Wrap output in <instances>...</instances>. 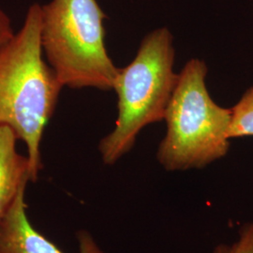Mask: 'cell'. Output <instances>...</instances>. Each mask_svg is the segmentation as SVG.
I'll use <instances>...</instances> for the list:
<instances>
[{"label":"cell","mask_w":253,"mask_h":253,"mask_svg":"<svg viewBox=\"0 0 253 253\" xmlns=\"http://www.w3.org/2000/svg\"><path fill=\"white\" fill-rule=\"evenodd\" d=\"M41 18L42 5L34 3L22 28L0 51V124L27 145L31 182L42 169L41 142L63 87L43 59Z\"/></svg>","instance_id":"cell-1"},{"label":"cell","mask_w":253,"mask_h":253,"mask_svg":"<svg viewBox=\"0 0 253 253\" xmlns=\"http://www.w3.org/2000/svg\"><path fill=\"white\" fill-rule=\"evenodd\" d=\"M208 67L197 58L185 65L166 110L167 130L157 159L166 171L202 169L226 156L232 110L217 105L208 93Z\"/></svg>","instance_id":"cell-3"},{"label":"cell","mask_w":253,"mask_h":253,"mask_svg":"<svg viewBox=\"0 0 253 253\" xmlns=\"http://www.w3.org/2000/svg\"><path fill=\"white\" fill-rule=\"evenodd\" d=\"M14 35L9 16L0 8V51L9 43Z\"/></svg>","instance_id":"cell-9"},{"label":"cell","mask_w":253,"mask_h":253,"mask_svg":"<svg viewBox=\"0 0 253 253\" xmlns=\"http://www.w3.org/2000/svg\"><path fill=\"white\" fill-rule=\"evenodd\" d=\"M173 63L172 34L161 27L144 38L130 63L118 69L113 87L118 94V119L99 145L104 164L118 163L133 148L144 127L164 119L178 80Z\"/></svg>","instance_id":"cell-2"},{"label":"cell","mask_w":253,"mask_h":253,"mask_svg":"<svg viewBox=\"0 0 253 253\" xmlns=\"http://www.w3.org/2000/svg\"><path fill=\"white\" fill-rule=\"evenodd\" d=\"M232 110L228 130L231 139L253 136V86L245 92Z\"/></svg>","instance_id":"cell-7"},{"label":"cell","mask_w":253,"mask_h":253,"mask_svg":"<svg viewBox=\"0 0 253 253\" xmlns=\"http://www.w3.org/2000/svg\"><path fill=\"white\" fill-rule=\"evenodd\" d=\"M105 18L97 0H51L42 6V52L63 87L113 89L118 69L106 50Z\"/></svg>","instance_id":"cell-4"},{"label":"cell","mask_w":253,"mask_h":253,"mask_svg":"<svg viewBox=\"0 0 253 253\" xmlns=\"http://www.w3.org/2000/svg\"><path fill=\"white\" fill-rule=\"evenodd\" d=\"M211 253H253V221L245 223L238 237L231 244H218Z\"/></svg>","instance_id":"cell-8"},{"label":"cell","mask_w":253,"mask_h":253,"mask_svg":"<svg viewBox=\"0 0 253 253\" xmlns=\"http://www.w3.org/2000/svg\"><path fill=\"white\" fill-rule=\"evenodd\" d=\"M26 189L23 188L0 223V253H66L42 235L27 214ZM78 253H105L89 232L77 233Z\"/></svg>","instance_id":"cell-5"},{"label":"cell","mask_w":253,"mask_h":253,"mask_svg":"<svg viewBox=\"0 0 253 253\" xmlns=\"http://www.w3.org/2000/svg\"><path fill=\"white\" fill-rule=\"evenodd\" d=\"M17 140L9 126L0 124V223L29 182L28 159L17 151Z\"/></svg>","instance_id":"cell-6"}]
</instances>
